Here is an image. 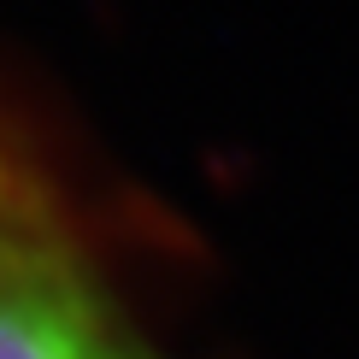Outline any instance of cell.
I'll return each instance as SVG.
<instances>
[{"mask_svg": "<svg viewBox=\"0 0 359 359\" xmlns=\"http://www.w3.org/2000/svg\"><path fill=\"white\" fill-rule=\"evenodd\" d=\"M0 359H165L12 136H0Z\"/></svg>", "mask_w": 359, "mask_h": 359, "instance_id": "obj_1", "label": "cell"}]
</instances>
